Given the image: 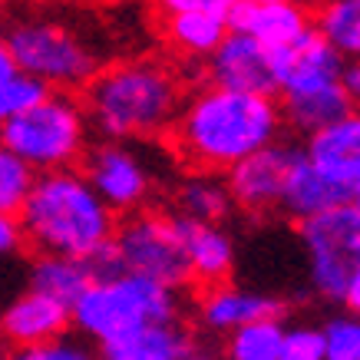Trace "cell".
I'll use <instances>...</instances> for the list:
<instances>
[{
    "mask_svg": "<svg viewBox=\"0 0 360 360\" xmlns=\"http://www.w3.org/2000/svg\"><path fill=\"white\" fill-rule=\"evenodd\" d=\"M281 110L271 96L202 86L186 96L172 126L175 149L198 172H229L241 159L278 142Z\"/></svg>",
    "mask_w": 360,
    "mask_h": 360,
    "instance_id": "cell-1",
    "label": "cell"
},
{
    "mask_svg": "<svg viewBox=\"0 0 360 360\" xmlns=\"http://www.w3.org/2000/svg\"><path fill=\"white\" fill-rule=\"evenodd\" d=\"M186 103L182 79L162 60H120L86 83L83 110L106 139H153L175 126Z\"/></svg>",
    "mask_w": 360,
    "mask_h": 360,
    "instance_id": "cell-2",
    "label": "cell"
},
{
    "mask_svg": "<svg viewBox=\"0 0 360 360\" xmlns=\"http://www.w3.org/2000/svg\"><path fill=\"white\" fill-rule=\"evenodd\" d=\"M17 225L23 241H30L40 255L77 262L93 258L116 235V215L77 169L37 175L17 212Z\"/></svg>",
    "mask_w": 360,
    "mask_h": 360,
    "instance_id": "cell-3",
    "label": "cell"
},
{
    "mask_svg": "<svg viewBox=\"0 0 360 360\" xmlns=\"http://www.w3.org/2000/svg\"><path fill=\"white\" fill-rule=\"evenodd\" d=\"M179 317V291L155 281L120 274L93 281L73 304V324L99 347H112L149 328H169Z\"/></svg>",
    "mask_w": 360,
    "mask_h": 360,
    "instance_id": "cell-4",
    "label": "cell"
},
{
    "mask_svg": "<svg viewBox=\"0 0 360 360\" xmlns=\"http://www.w3.org/2000/svg\"><path fill=\"white\" fill-rule=\"evenodd\" d=\"M89 120L73 93H46L33 110L0 126V146L37 175L63 172L89 153Z\"/></svg>",
    "mask_w": 360,
    "mask_h": 360,
    "instance_id": "cell-5",
    "label": "cell"
},
{
    "mask_svg": "<svg viewBox=\"0 0 360 360\" xmlns=\"http://www.w3.org/2000/svg\"><path fill=\"white\" fill-rule=\"evenodd\" d=\"M17 73L44 83L50 93H70L96 77V53L73 27L50 17H20L4 30Z\"/></svg>",
    "mask_w": 360,
    "mask_h": 360,
    "instance_id": "cell-6",
    "label": "cell"
},
{
    "mask_svg": "<svg viewBox=\"0 0 360 360\" xmlns=\"http://www.w3.org/2000/svg\"><path fill=\"white\" fill-rule=\"evenodd\" d=\"M110 251L120 274H136V278L155 281L162 288H172V291L192 281L186 258V235H182L179 215L136 212L122 225H116Z\"/></svg>",
    "mask_w": 360,
    "mask_h": 360,
    "instance_id": "cell-7",
    "label": "cell"
},
{
    "mask_svg": "<svg viewBox=\"0 0 360 360\" xmlns=\"http://www.w3.org/2000/svg\"><path fill=\"white\" fill-rule=\"evenodd\" d=\"M301 241L307 248L314 288L324 297L340 301L350 278L360 271V212L347 202L301 221Z\"/></svg>",
    "mask_w": 360,
    "mask_h": 360,
    "instance_id": "cell-8",
    "label": "cell"
},
{
    "mask_svg": "<svg viewBox=\"0 0 360 360\" xmlns=\"http://www.w3.org/2000/svg\"><path fill=\"white\" fill-rule=\"evenodd\" d=\"M83 179L112 215L116 212H132L136 215L142 202L149 198V188H153L149 165L142 162L139 153H132L122 142H103L96 149H89Z\"/></svg>",
    "mask_w": 360,
    "mask_h": 360,
    "instance_id": "cell-9",
    "label": "cell"
},
{
    "mask_svg": "<svg viewBox=\"0 0 360 360\" xmlns=\"http://www.w3.org/2000/svg\"><path fill=\"white\" fill-rule=\"evenodd\" d=\"M297 159H301V149L288 142H271L258 153H251L248 159H241L235 169H229V179H225L231 205L245 208V212L281 208L284 186Z\"/></svg>",
    "mask_w": 360,
    "mask_h": 360,
    "instance_id": "cell-10",
    "label": "cell"
},
{
    "mask_svg": "<svg viewBox=\"0 0 360 360\" xmlns=\"http://www.w3.org/2000/svg\"><path fill=\"white\" fill-rule=\"evenodd\" d=\"M274 63V86L281 96H297L311 89L338 86L344 73V56L317 33V27L297 37L291 46L271 53Z\"/></svg>",
    "mask_w": 360,
    "mask_h": 360,
    "instance_id": "cell-11",
    "label": "cell"
},
{
    "mask_svg": "<svg viewBox=\"0 0 360 360\" xmlns=\"http://www.w3.org/2000/svg\"><path fill=\"white\" fill-rule=\"evenodd\" d=\"M229 0H169L162 4V37L182 56H212L231 33Z\"/></svg>",
    "mask_w": 360,
    "mask_h": 360,
    "instance_id": "cell-12",
    "label": "cell"
},
{
    "mask_svg": "<svg viewBox=\"0 0 360 360\" xmlns=\"http://www.w3.org/2000/svg\"><path fill=\"white\" fill-rule=\"evenodd\" d=\"M208 79L212 86L251 93V96H274V63L271 50L255 44L251 37L229 33L219 44V50L208 56Z\"/></svg>",
    "mask_w": 360,
    "mask_h": 360,
    "instance_id": "cell-13",
    "label": "cell"
},
{
    "mask_svg": "<svg viewBox=\"0 0 360 360\" xmlns=\"http://www.w3.org/2000/svg\"><path fill=\"white\" fill-rule=\"evenodd\" d=\"M229 27L231 33L251 37L264 50L278 53L295 44L297 37H304L314 23L304 7L291 0H235L229 11Z\"/></svg>",
    "mask_w": 360,
    "mask_h": 360,
    "instance_id": "cell-14",
    "label": "cell"
},
{
    "mask_svg": "<svg viewBox=\"0 0 360 360\" xmlns=\"http://www.w3.org/2000/svg\"><path fill=\"white\" fill-rule=\"evenodd\" d=\"M70 324H73V307L37 295L30 288L20 297H13L0 314V330L13 347H40V344L60 340L66 338Z\"/></svg>",
    "mask_w": 360,
    "mask_h": 360,
    "instance_id": "cell-15",
    "label": "cell"
},
{
    "mask_svg": "<svg viewBox=\"0 0 360 360\" xmlns=\"http://www.w3.org/2000/svg\"><path fill=\"white\" fill-rule=\"evenodd\" d=\"M304 159L328 182L350 192L360 182V112L350 110L344 120L330 122L328 129L307 136Z\"/></svg>",
    "mask_w": 360,
    "mask_h": 360,
    "instance_id": "cell-16",
    "label": "cell"
},
{
    "mask_svg": "<svg viewBox=\"0 0 360 360\" xmlns=\"http://www.w3.org/2000/svg\"><path fill=\"white\" fill-rule=\"evenodd\" d=\"M278 314H281V304L274 297L245 291V288H235V284L202 288V297H198L202 324L212 330H221V334H231V330L258 324V321H271Z\"/></svg>",
    "mask_w": 360,
    "mask_h": 360,
    "instance_id": "cell-17",
    "label": "cell"
},
{
    "mask_svg": "<svg viewBox=\"0 0 360 360\" xmlns=\"http://www.w3.org/2000/svg\"><path fill=\"white\" fill-rule=\"evenodd\" d=\"M347 202H350L347 188L328 182L314 165L307 162L304 149H301V159L295 162L291 175H288V186H284V198H281L284 212L297 221H307V219H317V215L330 212V208L347 205Z\"/></svg>",
    "mask_w": 360,
    "mask_h": 360,
    "instance_id": "cell-18",
    "label": "cell"
},
{
    "mask_svg": "<svg viewBox=\"0 0 360 360\" xmlns=\"http://www.w3.org/2000/svg\"><path fill=\"white\" fill-rule=\"evenodd\" d=\"M182 235H186V258H188V271L192 281L205 284H225L235 262V248L231 238L219 225H198V221L182 219Z\"/></svg>",
    "mask_w": 360,
    "mask_h": 360,
    "instance_id": "cell-19",
    "label": "cell"
},
{
    "mask_svg": "<svg viewBox=\"0 0 360 360\" xmlns=\"http://www.w3.org/2000/svg\"><path fill=\"white\" fill-rule=\"evenodd\" d=\"M89 284H93V274H89L86 262H77V258L40 255L30 268V291L53 297L66 307L77 304Z\"/></svg>",
    "mask_w": 360,
    "mask_h": 360,
    "instance_id": "cell-20",
    "label": "cell"
},
{
    "mask_svg": "<svg viewBox=\"0 0 360 360\" xmlns=\"http://www.w3.org/2000/svg\"><path fill=\"white\" fill-rule=\"evenodd\" d=\"M192 354V340L179 324L169 328H149L136 338L103 347L99 360H186Z\"/></svg>",
    "mask_w": 360,
    "mask_h": 360,
    "instance_id": "cell-21",
    "label": "cell"
},
{
    "mask_svg": "<svg viewBox=\"0 0 360 360\" xmlns=\"http://www.w3.org/2000/svg\"><path fill=\"white\" fill-rule=\"evenodd\" d=\"M347 112H350V103L344 96L340 83L338 86L311 89V93H297V96H284V116L295 122L301 132H307V136L328 129L330 122L344 120Z\"/></svg>",
    "mask_w": 360,
    "mask_h": 360,
    "instance_id": "cell-22",
    "label": "cell"
},
{
    "mask_svg": "<svg viewBox=\"0 0 360 360\" xmlns=\"http://www.w3.org/2000/svg\"><path fill=\"white\" fill-rule=\"evenodd\" d=\"M179 208L186 221H198V225H219L225 215L231 212V195L229 186L221 182L219 175H188L182 188H179Z\"/></svg>",
    "mask_w": 360,
    "mask_h": 360,
    "instance_id": "cell-23",
    "label": "cell"
},
{
    "mask_svg": "<svg viewBox=\"0 0 360 360\" xmlns=\"http://www.w3.org/2000/svg\"><path fill=\"white\" fill-rule=\"evenodd\" d=\"M314 27L340 56L360 60V0H334V4H328Z\"/></svg>",
    "mask_w": 360,
    "mask_h": 360,
    "instance_id": "cell-24",
    "label": "cell"
},
{
    "mask_svg": "<svg viewBox=\"0 0 360 360\" xmlns=\"http://www.w3.org/2000/svg\"><path fill=\"white\" fill-rule=\"evenodd\" d=\"M281 340L284 324L278 317L271 321H258L248 328H238L229 334V360H278L281 357Z\"/></svg>",
    "mask_w": 360,
    "mask_h": 360,
    "instance_id": "cell-25",
    "label": "cell"
},
{
    "mask_svg": "<svg viewBox=\"0 0 360 360\" xmlns=\"http://www.w3.org/2000/svg\"><path fill=\"white\" fill-rule=\"evenodd\" d=\"M33 179H37V172L30 165L20 162L11 149L0 146V215H13L17 219L20 205L30 195Z\"/></svg>",
    "mask_w": 360,
    "mask_h": 360,
    "instance_id": "cell-26",
    "label": "cell"
},
{
    "mask_svg": "<svg viewBox=\"0 0 360 360\" xmlns=\"http://www.w3.org/2000/svg\"><path fill=\"white\" fill-rule=\"evenodd\" d=\"M324 360H360V317L340 314L321 328Z\"/></svg>",
    "mask_w": 360,
    "mask_h": 360,
    "instance_id": "cell-27",
    "label": "cell"
},
{
    "mask_svg": "<svg viewBox=\"0 0 360 360\" xmlns=\"http://www.w3.org/2000/svg\"><path fill=\"white\" fill-rule=\"evenodd\" d=\"M7 360H99V354L86 340L60 338L50 344H40V347H17Z\"/></svg>",
    "mask_w": 360,
    "mask_h": 360,
    "instance_id": "cell-28",
    "label": "cell"
},
{
    "mask_svg": "<svg viewBox=\"0 0 360 360\" xmlns=\"http://www.w3.org/2000/svg\"><path fill=\"white\" fill-rule=\"evenodd\" d=\"M278 360H324L321 328H284L281 357Z\"/></svg>",
    "mask_w": 360,
    "mask_h": 360,
    "instance_id": "cell-29",
    "label": "cell"
},
{
    "mask_svg": "<svg viewBox=\"0 0 360 360\" xmlns=\"http://www.w3.org/2000/svg\"><path fill=\"white\" fill-rule=\"evenodd\" d=\"M340 89H344V96H347L350 110L360 112V60L344 63V73H340Z\"/></svg>",
    "mask_w": 360,
    "mask_h": 360,
    "instance_id": "cell-30",
    "label": "cell"
},
{
    "mask_svg": "<svg viewBox=\"0 0 360 360\" xmlns=\"http://www.w3.org/2000/svg\"><path fill=\"white\" fill-rule=\"evenodd\" d=\"M23 245V235H20V225L13 215H0V258H7L13 251Z\"/></svg>",
    "mask_w": 360,
    "mask_h": 360,
    "instance_id": "cell-31",
    "label": "cell"
},
{
    "mask_svg": "<svg viewBox=\"0 0 360 360\" xmlns=\"http://www.w3.org/2000/svg\"><path fill=\"white\" fill-rule=\"evenodd\" d=\"M344 304H347V314H354V317H360V271L350 278V284H347V291H344V297H340Z\"/></svg>",
    "mask_w": 360,
    "mask_h": 360,
    "instance_id": "cell-32",
    "label": "cell"
},
{
    "mask_svg": "<svg viewBox=\"0 0 360 360\" xmlns=\"http://www.w3.org/2000/svg\"><path fill=\"white\" fill-rule=\"evenodd\" d=\"M13 77H17V66H13V56H11V50H7V40H4V33H0V86Z\"/></svg>",
    "mask_w": 360,
    "mask_h": 360,
    "instance_id": "cell-33",
    "label": "cell"
},
{
    "mask_svg": "<svg viewBox=\"0 0 360 360\" xmlns=\"http://www.w3.org/2000/svg\"><path fill=\"white\" fill-rule=\"evenodd\" d=\"M350 205H354V208L360 212V182H357L354 188H350Z\"/></svg>",
    "mask_w": 360,
    "mask_h": 360,
    "instance_id": "cell-34",
    "label": "cell"
},
{
    "mask_svg": "<svg viewBox=\"0 0 360 360\" xmlns=\"http://www.w3.org/2000/svg\"><path fill=\"white\" fill-rule=\"evenodd\" d=\"M186 360H215V357H205V354H188Z\"/></svg>",
    "mask_w": 360,
    "mask_h": 360,
    "instance_id": "cell-35",
    "label": "cell"
},
{
    "mask_svg": "<svg viewBox=\"0 0 360 360\" xmlns=\"http://www.w3.org/2000/svg\"><path fill=\"white\" fill-rule=\"evenodd\" d=\"M0 314H4V307H0Z\"/></svg>",
    "mask_w": 360,
    "mask_h": 360,
    "instance_id": "cell-36",
    "label": "cell"
}]
</instances>
